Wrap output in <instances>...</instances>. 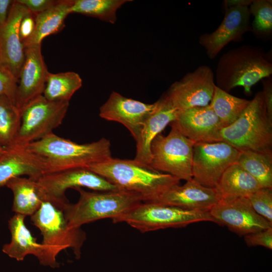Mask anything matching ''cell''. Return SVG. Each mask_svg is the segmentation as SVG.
Listing matches in <instances>:
<instances>
[{
    "label": "cell",
    "instance_id": "cell-1",
    "mask_svg": "<svg viewBox=\"0 0 272 272\" xmlns=\"http://www.w3.org/2000/svg\"><path fill=\"white\" fill-rule=\"evenodd\" d=\"M19 147L39 163L43 174L87 168L112 158L110 141L104 138L90 143L79 144L53 132Z\"/></svg>",
    "mask_w": 272,
    "mask_h": 272
},
{
    "label": "cell",
    "instance_id": "cell-2",
    "mask_svg": "<svg viewBox=\"0 0 272 272\" xmlns=\"http://www.w3.org/2000/svg\"><path fill=\"white\" fill-rule=\"evenodd\" d=\"M86 168L120 189L138 193L142 197L143 202L157 201L170 188L178 184L180 181L134 159L112 157Z\"/></svg>",
    "mask_w": 272,
    "mask_h": 272
},
{
    "label": "cell",
    "instance_id": "cell-3",
    "mask_svg": "<svg viewBox=\"0 0 272 272\" xmlns=\"http://www.w3.org/2000/svg\"><path fill=\"white\" fill-rule=\"evenodd\" d=\"M272 74V63L263 49L243 45L229 50L220 58L216 69V86L226 92L242 87L250 94L251 88Z\"/></svg>",
    "mask_w": 272,
    "mask_h": 272
},
{
    "label": "cell",
    "instance_id": "cell-4",
    "mask_svg": "<svg viewBox=\"0 0 272 272\" xmlns=\"http://www.w3.org/2000/svg\"><path fill=\"white\" fill-rule=\"evenodd\" d=\"M30 220L42 236V252L38 260L41 265L58 266L56 256L67 248L72 249L76 258H80L86 234L81 228L70 227L62 210L50 202L43 201Z\"/></svg>",
    "mask_w": 272,
    "mask_h": 272
},
{
    "label": "cell",
    "instance_id": "cell-5",
    "mask_svg": "<svg viewBox=\"0 0 272 272\" xmlns=\"http://www.w3.org/2000/svg\"><path fill=\"white\" fill-rule=\"evenodd\" d=\"M75 189L80 194L78 201L69 202L63 210L71 228H81L86 224L101 219L112 221L143 201L138 193L123 189L93 192L82 188Z\"/></svg>",
    "mask_w": 272,
    "mask_h": 272
},
{
    "label": "cell",
    "instance_id": "cell-6",
    "mask_svg": "<svg viewBox=\"0 0 272 272\" xmlns=\"http://www.w3.org/2000/svg\"><path fill=\"white\" fill-rule=\"evenodd\" d=\"M272 122L267 116L262 91L257 93L232 124L221 129L220 142L240 152L271 153Z\"/></svg>",
    "mask_w": 272,
    "mask_h": 272
},
{
    "label": "cell",
    "instance_id": "cell-7",
    "mask_svg": "<svg viewBox=\"0 0 272 272\" xmlns=\"http://www.w3.org/2000/svg\"><path fill=\"white\" fill-rule=\"evenodd\" d=\"M112 221L125 223L141 233L182 228L200 222L216 223L209 212L188 211L156 201H142Z\"/></svg>",
    "mask_w": 272,
    "mask_h": 272
},
{
    "label": "cell",
    "instance_id": "cell-8",
    "mask_svg": "<svg viewBox=\"0 0 272 272\" xmlns=\"http://www.w3.org/2000/svg\"><path fill=\"white\" fill-rule=\"evenodd\" d=\"M194 144L171 126L167 135L164 136L160 133L152 141L149 166L180 180H188L192 178V161Z\"/></svg>",
    "mask_w": 272,
    "mask_h": 272
},
{
    "label": "cell",
    "instance_id": "cell-9",
    "mask_svg": "<svg viewBox=\"0 0 272 272\" xmlns=\"http://www.w3.org/2000/svg\"><path fill=\"white\" fill-rule=\"evenodd\" d=\"M35 180L43 201L50 202L62 211L69 203L65 195L68 189L86 187L99 191L120 189L86 168L45 173Z\"/></svg>",
    "mask_w": 272,
    "mask_h": 272
},
{
    "label": "cell",
    "instance_id": "cell-10",
    "mask_svg": "<svg viewBox=\"0 0 272 272\" xmlns=\"http://www.w3.org/2000/svg\"><path fill=\"white\" fill-rule=\"evenodd\" d=\"M69 104V101L48 100L43 95L32 101L21 112L20 126L13 145L23 146L53 133L62 124Z\"/></svg>",
    "mask_w": 272,
    "mask_h": 272
},
{
    "label": "cell",
    "instance_id": "cell-11",
    "mask_svg": "<svg viewBox=\"0 0 272 272\" xmlns=\"http://www.w3.org/2000/svg\"><path fill=\"white\" fill-rule=\"evenodd\" d=\"M240 152L223 142L196 143L193 148L192 178L208 187H216L225 170L235 163Z\"/></svg>",
    "mask_w": 272,
    "mask_h": 272
},
{
    "label": "cell",
    "instance_id": "cell-12",
    "mask_svg": "<svg viewBox=\"0 0 272 272\" xmlns=\"http://www.w3.org/2000/svg\"><path fill=\"white\" fill-rule=\"evenodd\" d=\"M215 86L212 69L203 65L174 83L166 94L178 111H183L209 105Z\"/></svg>",
    "mask_w": 272,
    "mask_h": 272
},
{
    "label": "cell",
    "instance_id": "cell-13",
    "mask_svg": "<svg viewBox=\"0 0 272 272\" xmlns=\"http://www.w3.org/2000/svg\"><path fill=\"white\" fill-rule=\"evenodd\" d=\"M209 213L216 224L239 236L267 229L272 223L258 215L246 197H222Z\"/></svg>",
    "mask_w": 272,
    "mask_h": 272
},
{
    "label": "cell",
    "instance_id": "cell-14",
    "mask_svg": "<svg viewBox=\"0 0 272 272\" xmlns=\"http://www.w3.org/2000/svg\"><path fill=\"white\" fill-rule=\"evenodd\" d=\"M248 7H224V19L217 29L200 36L199 43L205 48L210 59H214L230 42L241 41L245 33L252 31Z\"/></svg>",
    "mask_w": 272,
    "mask_h": 272
},
{
    "label": "cell",
    "instance_id": "cell-15",
    "mask_svg": "<svg viewBox=\"0 0 272 272\" xmlns=\"http://www.w3.org/2000/svg\"><path fill=\"white\" fill-rule=\"evenodd\" d=\"M156 102L147 104L112 92L106 102L99 109V116L108 121L119 122L130 131L137 142L144 123L154 111Z\"/></svg>",
    "mask_w": 272,
    "mask_h": 272
},
{
    "label": "cell",
    "instance_id": "cell-16",
    "mask_svg": "<svg viewBox=\"0 0 272 272\" xmlns=\"http://www.w3.org/2000/svg\"><path fill=\"white\" fill-rule=\"evenodd\" d=\"M49 73L42 54L41 44L25 48L16 99V106L20 112L30 102L43 95Z\"/></svg>",
    "mask_w": 272,
    "mask_h": 272
},
{
    "label": "cell",
    "instance_id": "cell-17",
    "mask_svg": "<svg viewBox=\"0 0 272 272\" xmlns=\"http://www.w3.org/2000/svg\"><path fill=\"white\" fill-rule=\"evenodd\" d=\"M186 138L196 143L220 142V121L210 105L179 111L170 123Z\"/></svg>",
    "mask_w": 272,
    "mask_h": 272
},
{
    "label": "cell",
    "instance_id": "cell-18",
    "mask_svg": "<svg viewBox=\"0 0 272 272\" xmlns=\"http://www.w3.org/2000/svg\"><path fill=\"white\" fill-rule=\"evenodd\" d=\"M29 11L16 0L14 1L4 28L0 33V63L19 80L25 59V49L19 35L23 18Z\"/></svg>",
    "mask_w": 272,
    "mask_h": 272
},
{
    "label": "cell",
    "instance_id": "cell-19",
    "mask_svg": "<svg viewBox=\"0 0 272 272\" xmlns=\"http://www.w3.org/2000/svg\"><path fill=\"white\" fill-rule=\"evenodd\" d=\"M222 196L216 187H208L192 178L176 184L156 202L188 211L209 212Z\"/></svg>",
    "mask_w": 272,
    "mask_h": 272
},
{
    "label": "cell",
    "instance_id": "cell-20",
    "mask_svg": "<svg viewBox=\"0 0 272 272\" xmlns=\"http://www.w3.org/2000/svg\"><path fill=\"white\" fill-rule=\"evenodd\" d=\"M178 112L166 94L156 102V107L145 121L140 138L136 142L134 160L149 165L152 141L176 118Z\"/></svg>",
    "mask_w": 272,
    "mask_h": 272
},
{
    "label": "cell",
    "instance_id": "cell-21",
    "mask_svg": "<svg viewBox=\"0 0 272 272\" xmlns=\"http://www.w3.org/2000/svg\"><path fill=\"white\" fill-rule=\"evenodd\" d=\"M0 156V187L11 179L27 175L35 180L44 172L39 163L23 148L13 145Z\"/></svg>",
    "mask_w": 272,
    "mask_h": 272
},
{
    "label": "cell",
    "instance_id": "cell-22",
    "mask_svg": "<svg viewBox=\"0 0 272 272\" xmlns=\"http://www.w3.org/2000/svg\"><path fill=\"white\" fill-rule=\"evenodd\" d=\"M25 216L15 214L8 222L11 234L10 243L4 245L2 251L10 257L23 260L28 255L39 260L42 252L41 243H38L25 224Z\"/></svg>",
    "mask_w": 272,
    "mask_h": 272
},
{
    "label": "cell",
    "instance_id": "cell-23",
    "mask_svg": "<svg viewBox=\"0 0 272 272\" xmlns=\"http://www.w3.org/2000/svg\"><path fill=\"white\" fill-rule=\"evenodd\" d=\"M74 0H60L46 11L35 15V25L31 36L23 42L24 49L41 45L46 37L58 33L64 26V21L71 14Z\"/></svg>",
    "mask_w": 272,
    "mask_h": 272
},
{
    "label": "cell",
    "instance_id": "cell-24",
    "mask_svg": "<svg viewBox=\"0 0 272 272\" xmlns=\"http://www.w3.org/2000/svg\"><path fill=\"white\" fill-rule=\"evenodd\" d=\"M6 186L12 191V211L15 214L31 217L39 209L43 200L35 180L18 177L11 179Z\"/></svg>",
    "mask_w": 272,
    "mask_h": 272
},
{
    "label": "cell",
    "instance_id": "cell-25",
    "mask_svg": "<svg viewBox=\"0 0 272 272\" xmlns=\"http://www.w3.org/2000/svg\"><path fill=\"white\" fill-rule=\"evenodd\" d=\"M216 188L222 197L247 198L261 187L254 177L236 162L223 173Z\"/></svg>",
    "mask_w": 272,
    "mask_h": 272
},
{
    "label": "cell",
    "instance_id": "cell-26",
    "mask_svg": "<svg viewBox=\"0 0 272 272\" xmlns=\"http://www.w3.org/2000/svg\"><path fill=\"white\" fill-rule=\"evenodd\" d=\"M250 100L234 96L216 85L210 106L218 116L222 128L235 122L249 104Z\"/></svg>",
    "mask_w": 272,
    "mask_h": 272
},
{
    "label": "cell",
    "instance_id": "cell-27",
    "mask_svg": "<svg viewBox=\"0 0 272 272\" xmlns=\"http://www.w3.org/2000/svg\"><path fill=\"white\" fill-rule=\"evenodd\" d=\"M82 86L80 75L74 72L49 73L43 96L51 101H69Z\"/></svg>",
    "mask_w": 272,
    "mask_h": 272
},
{
    "label": "cell",
    "instance_id": "cell-28",
    "mask_svg": "<svg viewBox=\"0 0 272 272\" xmlns=\"http://www.w3.org/2000/svg\"><path fill=\"white\" fill-rule=\"evenodd\" d=\"M236 163L257 180L261 188H272L271 153L240 152Z\"/></svg>",
    "mask_w": 272,
    "mask_h": 272
},
{
    "label": "cell",
    "instance_id": "cell-29",
    "mask_svg": "<svg viewBox=\"0 0 272 272\" xmlns=\"http://www.w3.org/2000/svg\"><path fill=\"white\" fill-rule=\"evenodd\" d=\"M129 0H74L70 12L95 17L111 24L116 22V12Z\"/></svg>",
    "mask_w": 272,
    "mask_h": 272
},
{
    "label": "cell",
    "instance_id": "cell-30",
    "mask_svg": "<svg viewBox=\"0 0 272 272\" xmlns=\"http://www.w3.org/2000/svg\"><path fill=\"white\" fill-rule=\"evenodd\" d=\"M21 112L7 97L0 96V145L13 146L21 124Z\"/></svg>",
    "mask_w": 272,
    "mask_h": 272
},
{
    "label": "cell",
    "instance_id": "cell-31",
    "mask_svg": "<svg viewBox=\"0 0 272 272\" xmlns=\"http://www.w3.org/2000/svg\"><path fill=\"white\" fill-rule=\"evenodd\" d=\"M250 14L254 16L252 32L259 36H267L272 32V1L253 0L249 6Z\"/></svg>",
    "mask_w": 272,
    "mask_h": 272
},
{
    "label": "cell",
    "instance_id": "cell-32",
    "mask_svg": "<svg viewBox=\"0 0 272 272\" xmlns=\"http://www.w3.org/2000/svg\"><path fill=\"white\" fill-rule=\"evenodd\" d=\"M247 198L254 210L272 223V188H260Z\"/></svg>",
    "mask_w": 272,
    "mask_h": 272
},
{
    "label": "cell",
    "instance_id": "cell-33",
    "mask_svg": "<svg viewBox=\"0 0 272 272\" xmlns=\"http://www.w3.org/2000/svg\"><path fill=\"white\" fill-rule=\"evenodd\" d=\"M18 80L0 63V96L7 97L16 105Z\"/></svg>",
    "mask_w": 272,
    "mask_h": 272
},
{
    "label": "cell",
    "instance_id": "cell-34",
    "mask_svg": "<svg viewBox=\"0 0 272 272\" xmlns=\"http://www.w3.org/2000/svg\"><path fill=\"white\" fill-rule=\"evenodd\" d=\"M246 244L249 247L261 246L272 249V227L244 236Z\"/></svg>",
    "mask_w": 272,
    "mask_h": 272
},
{
    "label": "cell",
    "instance_id": "cell-35",
    "mask_svg": "<svg viewBox=\"0 0 272 272\" xmlns=\"http://www.w3.org/2000/svg\"><path fill=\"white\" fill-rule=\"evenodd\" d=\"M31 13L40 14L53 6L57 1L54 0H16Z\"/></svg>",
    "mask_w": 272,
    "mask_h": 272
},
{
    "label": "cell",
    "instance_id": "cell-36",
    "mask_svg": "<svg viewBox=\"0 0 272 272\" xmlns=\"http://www.w3.org/2000/svg\"><path fill=\"white\" fill-rule=\"evenodd\" d=\"M35 25V15L29 12L22 19L19 26V35L23 43L32 35Z\"/></svg>",
    "mask_w": 272,
    "mask_h": 272
},
{
    "label": "cell",
    "instance_id": "cell-37",
    "mask_svg": "<svg viewBox=\"0 0 272 272\" xmlns=\"http://www.w3.org/2000/svg\"><path fill=\"white\" fill-rule=\"evenodd\" d=\"M263 95L267 115L269 121L272 122V83L271 79H263Z\"/></svg>",
    "mask_w": 272,
    "mask_h": 272
},
{
    "label": "cell",
    "instance_id": "cell-38",
    "mask_svg": "<svg viewBox=\"0 0 272 272\" xmlns=\"http://www.w3.org/2000/svg\"><path fill=\"white\" fill-rule=\"evenodd\" d=\"M13 2L12 0H0V33L7 23Z\"/></svg>",
    "mask_w": 272,
    "mask_h": 272
},
{
    "label": "cell",
    "instance_id": "cell-39",
    "mask_svg": "<svg viewBox=\"0 0 272 272\" xmlns=\"http://www.w3.org/2000/svg\"><path fill=\"white\" fill-rule=\"evenodd\" d=\"M253 0H226L224 1V7L247 6L249 7Z\"/></svg>",
    "mask_w": 272,
    "mask_h": 272
},
{
    "label": "cell",
    "instance_id": "cell-40",
    "mask_svg": "<svg viewBox=\"0 0 272 272\" xmlns=\"http://www.w3.org/2000/svg\"><path fill=\"white\" fill-rule=\"evenodd\" d=\"M6 149V148L3 147L0 145V156L5 153Z\"/></svg>",
    "mask_w": 272,
    "mask_h": 272
}]
</instances>
